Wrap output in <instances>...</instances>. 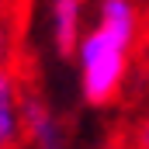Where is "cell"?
Returning <instances> with one entry per match:
<instances>
[{
  "mask_svg": "<svg viewBox=\"0 0 149 149\" xmlns=\"http://www.w3.org/2000/svg\"><path fill=\"white\" fill-rule=\"evenodd\" d=\"M149 49L146 0H97L90 24L73 52L76 90L90 108H114L139 83V66Z\"/></svg>",
  "mask_w": 149,
  "mask_h": 149,
  "instance_id": "obj_1",
  "label": "cell"
},
{
  "mask_svg": "<svg viewBox=\"0 0 149 149\" xmlns=\"http://www.w3.org/2000/svg\"><path fill=\"white\" fill-rule=\"evenodd\" d=\"M31 80L21 59L0 63V149H24V101Z\"/></svg>",
  "mask_w": 149,
  "mask_h": 149,
  "instance_id": "obj_2",
  "label": "cell"
},
{
  "mask_svg": "<svg viewBox=\"0 0 149 149\" xmlns=\"http://www.w3.org/2000/svg\"><path fill=\"white\" fill-rule=\"evenodd\" d=\"M24 149H76L66 118L35 83L24 101Z\"/></svg>",
  "mask_w": 149,
  "mask_h": 149,
  "instance_id": "obj_3",
  "label": "cell"
},
{
  "mask_svg": "<svg viewBox=\"0 0 149 149\" xmlns=\"http://www.w3.org/2000/svg\"><path fill=\"white\" fill-rule=\"evenodd\" d=\"M90 0H45V35L56 56L73 59L76 45L90 24Z\"/></svg>",
  "mask_w": 149,
  "mask_h": 149,
  "instance_id": "obj_4",
  "label": "cell"
},
{
  "mask_svg": "<svg viewBox=\"0 0 149 149\" xmlns=\"http://www.w3.org/2000/svg\"><path fill=\"white\" fill-rule=\"evenodd\" d=\"M21 0H0V63L21 59Z\"/></svg>",
  "mask_w": 149,
  "mask_h": 149,
  "instance_id": "obj_5",
  "label": "cell"
},
{
  "mask_svg": "<svg viewBox=\"0 0 149 149\" xmlns=\"http://www.w3.org/2000/svg\"><path fill=\"white\" fill-rule=\"evenodd\" d=\"M121 139H125V146H128V149H149V104L135 111L128 132H125Z\"/></svg>",
  "mask_w": 149,
  "mask_h": 149,
  "instance_id": "obj_6",
  "label": "cell"
},
{
  "mask_svg": "<svg viewBox=\"0 0 149 149\" xmlns=\"http://www.w3.org/2000/svg\"><path fill=\"white\" fill-rule=\"evenodd\" d=\"M139 108H146L149 104V49H146V56H142V66H139Z\"/></svg>",
  "mask_w": 149,
  "mask_h": 149,
  "instance_id": "obj_7",
  "label": "cell"
},
{
  "mask_svg": "<svg viewBox=\"0 0 149 149\" xmlns=\"http://www.w3.org/2000/svg\"><path fill=\"white\" fill-rule=\"evenodd\" d=\"M97 149H128V146H125V139H114V142H104V146H97Z\"/></svg>",
  "mask_w": 149,
  "mask_h": 149,
  "instance_id": "obj_8",
  "label": "cell"
},
{
  "mask_svg": "<svg viewBox=\"0 0 149 149\" xmlns=\"http://www.w3.org/2000/svg\"><path fill=\"white\" fill-rule=\"evenodd\" d=\"M146 14H149V0H146Z\"/></svg>",
  "mask_w": 149,
  "mask_h": 149,
  "instance_id": "obj_9",
  "label": "cell"
}]
</instances>
